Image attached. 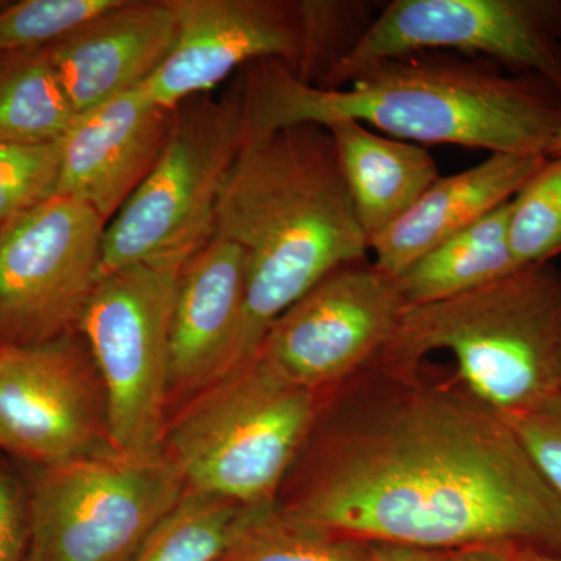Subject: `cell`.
<instances>
[{
	"label": "cell",
	"instance_id": "obj_1",
	"mask_svg": "<svg viewBox=\"0 0 561 561\" xmlns=\"http://www.w3.org/2000/svg\"><path fill=\"white\" fill-rule=\"evenodd\" d=\"M305 449L276 502L291 519L370 545L561 556V500L511 423L424 362L373 360L321 393Z\"/></svg>",
	"mask_w": 561,
	"mask_h": 561
},
{
	"label": "cell",
	"instance_id": "obj_2",
	"mask_svg": "<svg viewBox=\"0 0 561 561\" xmlns=\"http://www.w3.org/2000/svg\"><path fill=\"white\" fill-rule=\"evenodd\" d=\"M243 69V136L351 119L415 144L546 157L561 127L551 83L451 51L373 62L342 88L302 81L276 60Z\"/></svg>",
	"mask_w": 561,
	"mask_h": 561
},
{
	"label": "cell",
	"instance_id": "obj_3",
	"mask_svg": "<svg viewBox=\"0 0 561 561\" xmlns=\"http://www.w3.org/2000/svg\"><path fill=\"white\" fill-rule=\"evenodd\" d=\"M213 236L241 247L247 264L241 327L227 375L254 360L272 324L324 276L370 253L337 147L317 124L243 136L220 192Z\"/></svg>",
	"mask_w": 561,
	"mask_h": 561
},
{
	"label": "cell",
	"instance_id": "obj_4",
	"mask_svg": "<svg viewBox=\"0 0 561 561\" xmlns=\"http://www.w3.org/2000/svg\"><path fill=\"white\" fill-rule=\"evenodd\" d=\"M560 316V271L531 265L459 297L405 308L375 360L416 365L445 351L465 389L511 415L561 389Z\"/></svg>",
	"mask_w": 561,
	"mask_h": 561
},
{
	"label": "cell",
	"instance_id": "obj_5",
	"mask_svg": "<svg viewBox=\"0 0 561 561\" xmlns=\"http://www.w3.org/2000/svg\"><path fill=\"white\" fill-rule=\"evenodd\" d=\"M175 46L146 84L147 95L176 110L213 91L236 69L276 60L323 87L381 7L359 0H168Z\"/></svg>",
	"mask_w": 561,
	"mask_h": 561
},
{
	"label": "cell",
	"instance_id": "obj_6",
	"mask_svg": "<svg viewBox=\"0 0 561 561\" xmlns=\"http://www.w3.org/2000/svg\"><path fill=\"white\" fill-rule=\"evenodd\" d=\"M320 401L253 360L198 391L165 427L162 451L187 491L241 507L275 504Z\"/></svg>",
	"mask_w": 561,
	"mask_h": 561
},
{
	"label": "cell",
	"instance_id": "obj_7",
	"mask_svg": "<svg viewBox=\"0 0 561 561\" xmlns=\"http://www.w3.org/2000/svg\"><path fill=\"white\" fill-rule=\"evenodd\" d=\"M243 142L239 87L175 110L160 160L106 225L101 276L131 265H183L210 241L217 203Z\"/></svg>",
	"mask_w": 561,
	"mask_h": 561
},
{
	"label": "cell",
	"instance_id": "obj_8",
	"mask_svg": "<svg viewBox=\"0 0 561 561\" xmlns=\"http://www.w3.org/2000/svg\"><path fill=\"white\" fill-rule=\"evenodd\" d=\"M186 483L164 451L108 448L41 468L27 561H130Z\"/></svg>",
	"mask_w": 561,
	"mask_h": 561
},
{
	"label": "cell",
	"instance_id": "obj_9",
	"mask_svg": "<svg viewBox=\"0 0 561 561\" xmlns=\"http://www.w3.org/2000/svg\"><path fill=\"white\" fill-rule=\"evenodd\" d=\"M181 268L131 265L101 276L79 332L102 382L110 446L161 451L171 386V321Z\"/></svg>",
	"mask_w": 561,
	"mask_h": 561
},
{
	"label": "cell",
	"instance_id": "obj_10",
	"mask_svg": "<svg viewBox=\"0 0 561 561\" xmlns=\"http://www.w3.org/2000/svg\"><path fill=\"white\" fill-rule=\"evenodd\" d=\"M451 51L535 76L561 92V0H393L324 81L342 88L373 62Z\"/></svg>",
	"mask_w": 561,
	"mask_h": 561
},
{
	"label": "cell",
	"instance_id": "obj_11",
	"mask_svg": "<svg viewBox=\"0 0 561 561\" xmlns=\"http://www.w3.org/2000/svg\"><path fill=\"white\" fill-rule=\"evenodd\" d=\"M106 221L55 194L0 236V343L28 345L79 331L101 279Z\"/></svg>",
	"mask_w": 561,
	"mask_h": 561
},
{
	"label": "cell",
	"instance_id": "obj_12",
	"mask_svg": "<svg viewBox=\"0 0 561 561\" xmlns=\"http://www.w3.org/2000/svg\"><path fill=\"white\" fill-rule=\"evenodd\" d=\"M404 309L394 278L368 257L348 262L272 324L254 360L295 386L324 393L381 354Z\"/></svg>",
	"mask_w": 561,
	"mask_h": 561
},
{
	"label": "cell",
	"instance_id": "obj_13",
	"mask_svg": "<svg viewBox=\"0 0 561 561\" xmlns=\"http://www.w3.org/2000/svg\"><path fill=\"white\" fill-rule=\"evenodd\" d=\"M108 446L102 382L73 334L0 343V451L46 468Z\"/></svg>",
	"mask_w": 561,
	"mask_h": 561
},
{
	"label": "cell",
	"instance_id": "obj_14",
	"mask_svg": "<svg viewBox=\"0 0 561 561\" xmlns=\"http://www.w3.org/2000/svg\"><path fill=\"white\" fill-rule=\"evenodd\" d=\"M173 119L175 110L144 87L80 114L60 140L55 194L87 203L108 224L160 160Z\"/></svg>",
	"mask_w": 561,
	"mask_h": 561
},
{
	"label": "cell",
	"instance_id": "obj_15",
	"mask_svg": "<svg viewBox=\"0 0 561 561\" xmlns=\"http://www.w3.org/2000/svg\"><path fill=\"white\" fill-rule=\"evenodd\" d=\"M168 0H121L47 47L77 114L142 87L175 46Z\"/></svg>",
	"mask_w": 561,
	"mask_h": 561
},
{
	"label": "cell",
	"instance_id": "obj_16",
	"mask_svg": "<svg viewBox=\"0 0 561 561\" xmlns=\"http://www.w3.org/2000/svg\"><path fill=\"white\" fill-rule=\"evenodd\" d=\"M245 283V254L219 236L183 265L171 321L172 390L201 391L227 375Z\"/></svg>",
	"mask_w": 561,
	"mask_h": 561
},
{
	"label": "cell",
	"instance_id": "obj_17",
	"mask_svg": "<svg viewBox=\"0 0 561 561\" xmlns=\"http://www.w3.org/2000/svg\"><path fill=\"white\" fill-rule=\"evenodd\" d=\"M545 161L542 154L491 153L467 171L440 176L400 220L373 239V265L397 278L435 245L511 202Z\"/></svg>",
	"mask_w": 561,
	"mask_h": 561
},
{
	"label": "cell",
	"instance_id": "obj_18",
	"mask_svg": "<svg viewBox=\"0 0 561 561\" xmlns=\"http://www.w3.org/2000/svg\"><path fill=\"white\" fill-rule=\"evenodd\" d=\"M323 127L337 147L354 210L370 243L440 179L437 162L420 144L386 138L357 121Z\"/></svg>",
	"mask_w": 561,
	"mask_h": 561
},
{
	"label": "cell",
	"instance_id": "obj_19",
	"mask_svg": "<svg viewBox=\"0 0 561 561\" xmlns=\"http://www.w3.org/2000/svg\"><path fill=\"white\" fill-rule=\"evenodd\" d=\"M511 202L435 245L397 280L405 308L459 297L519 271L508 245Z\"/></svg>",
	"mask_w": 561,
	"mask_h": 561
},
{
	"label": "cell",
	"instance_id": "obj_20",
	"mask_svg": "<svg viewBox=\"0 0 561 561\" xmlns=\"http://www.w3.org/2000/svg\"><path fill=\"white\" fill-rule=\"evenodd\" d=\"M77 116L47 47L0 55V142H60Z\"/></svg>",
	"mask_w": 561,
	"mask_h": 561
},
{
	"label": "cell",
	"instance_id": "obj_21",
	"mask_svg": "<svg viewBox=\"0 0 561 561\" xmlns=\"http://www.w3.org/2000/svg\"><path fill=\"white\" fill-rule=\"evenodd\" d=\"M373 545L291 519L275 504L243 508L219 561H371Z\"/></svg>",
	"mask_w": 561,
	"mask_h": 561
},
{
	"label": "cell",
	"instance_id": "obj_22",
	"mask_svg": "<svg viewBox=\"0 0 561 561\" xmlns=\"http://www.w3.org/2000/svg\"><path fill=\"white\" fill-rule=\"evenodd\" d=\"M243 508L234 502L186 491L130 561H219Z\"/></svg>",
	"mask_w": 561,
	"mask_h": 561
},
{
	"label": "cell",
	"instance_id": "obj_23",
	"mask_svg": "<svg viewBox=\"0 0 561 561\" xmlns=\"http://www.w3.org/2000/svg\"><path fill=\"white\" fill-rule=\"evenodd\" d=\"M507 232L519 267L551 264L561 253V157L546 158L513 195Z\"/></svg>",
	"mask_w": 561,
	"mask_h": 561
},
{
	"label": "cell",
	"instance_id": "obj_24",
	"mask_svg": "<svg viewBox=\"0 0 561 561\" xmlns=\"http://www.w3.org/2000/svg\"><path fill=\"white\" fill-rule=\"evenodd\" d=\"M121 0H22L0 9V55L49 47Z\"/></svg>",
	"mask_w": 561,
	"mask_h": 561
},
{
	"label": "cell",
	"instance_id": "obj_25",
	"mask_svg": "<svg viewBox=\"0 0 561 561\" xmlns=\"http://www.w3.org/2000/svg\"><path fill=\"white\" fill-rule=\"evenodd\" d=\"M60 142H0V236L57 192Z\"/></svg>",
	"mask_w": 561,
	"mask_h": 561
},
{
	"label": "cell",
	"instance_id": "obj_26",
	"mask_svg": "<svg viewBox=\"0 0 561 561\" xmlns=\"http://www.w3.org/2000/svg\"><path fill=\"white\" fill-rule=\"evenodd\" d=\"M502 416L561 500V389L526 411Z\"/></svg>",
	"mask_w": 561,
	"mask_h": 561
},
{
	"label": "cell",
	"instance_id": "obj_27",
	"mask_svg": "<svg viewBox=\"0 0 561 561\" xmlns=\"http://www.w3.org/2000/svg\"><path fill=\"white\" fill-rule=\"evenodd\" d=\"M31 549V494L0 451V561H27Z\"/></svg>",
	"mask_w": 561,
	"mask_h": 561
},
{
	"label": "cell",
	"instance_id": "obj_28",
	"mask_svg": "<svg viewBox=\"0 0 561 561\" xmlns=\"http://www.w3.org/2000/svg\"><path fill=\"white\" fill-rule=\"evenodd\" d=\"M440 552L423 551L408 546L373 545L371 561H438Z\"/></svg>",
	"mask_w": 561,
	"mask_h": 561
},
{
	"label": "cell",
	"instance_id": "obj_29",
	"mask_svg": "<svg viewBox=\"0 0 561 561\" xmlns=\"http://www.w3.org/2000/svg\"><path fill=\"white\" fill-rule=\"evenodd\" d=\"M438 561H513L508 551L497 548H472L453 549V551L440 552Z\"/></svg>",
	"mask_w": 561,
	"mask_h": 561
},
{
	"label": "cell",
	"instance_id": "obj_30",
	"mask_svg": "<svg viewBox=\"0 0 561 561\" xmlns=\"http://www.w3.org/2000/svg\"><path fill=\"white\" fill-rule=\"evenodd\" d=\"M513 561H561V556L535 551H508Z\"/></svg>",
	"mask_w": 561,
	"mask_h": 561
},
{
	"label": "cell",
	"instance_id": "obj_31",
	"mask_svg": "<svg viewBox=\"0 0 561 561\" xmlns=\"http://www.w3.org/2000/svg\"><path fill=\"white\" fill-rule=\"evenodd\" d=\"M561 157V127L559 131L553 136L551 146H549L548 151H546V158H557Z\"/></svg>",
	"mask_w": 561,
	"mask_h": 561
},
{
	"label": "cell",
	"instance_id": "obj_32",
	"mask_svg": "<svg viewBox=\"0 0 561 561\" xmlns=\"http://www.w3.org/2000/svg\"><path fill=\"white\" fill-rule=\"evenodd\" d=\"M560 287H561V272H560ZM559 375L561 386V316H560V332H559Z\"/></svg>",
	"mask_w": 561,
	"mask_h": 561
},
{
	"label": "cell",
	"instance_id": "obj_33",
	"mask_svg": "<svg viewBox=\"0 0 561 561\" xmlns=\"http://www.w3.org/2000/svg\"><path fill=\"white\" fill-rule=\"evenodd\" d=\"M7 2H0V9H2L3 5H5Z\"/></svg>",
	"mask_w": 561,
	"mask_h": 561
}]
</instances>
